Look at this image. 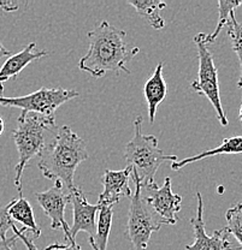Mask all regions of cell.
I'll use <instances>...</instances> for the list:
<instances>
[{
	"instance_id": "6da1fadb",
	"label": "cell",
	"mask_w": 242,
	"mask_h": 250,
	"mask_svg": "<svg viewBox=\"0 0 242 250\" xmlns=\"http://www.w3.org/2000/svg\"><path fill=\"white\" fill-rule=\"evenodd\" d=\"M88 39L89 48L79 62L81 71L97 78L108 72L130 74L127 62L139 53L140 48L127 42L126 31L110 24L108 21H103L95 29L88 33Z\"/></svg>"
},
{
	"instance_id": "7a4b0ae2",
	"label": "cell",
	"mask_w": 242,
	"mask_h": 250,
	"mask_svg": "<svg viewBox=\"0 0 242 250\" xmlns=\"http://www.w3.org/2000/svg\"><path fill=\"white\" fill-rule=\"evenodd\" d=\"M88 156L85 141L67 125H63L56 130L53 139L39 154L38 167L44 177L61 182L63 187L71 190L76 168Z\"/></svg>"
},
{
	"instance_id": "3957f363",
	"label": "cell",
	"mask_w": 242,
	"mask_h": 250,
	"mask_svg": "<svg viewBox=\"0 0 242 250\" xmlns=\"http://www.w3.org/2000/svg\"><path fill=\"white\" fill-rule=\"evenodd\" d=\"M141 116L134 121V136L124 147V159L139 177L141 184L154 183V176L161 164L178 160L177 155L165 154L159 148L158 139L153 135L142 134Z\"/></svg>"
},
{
	"instance_id": "277c9868",
	"label": "cell",
	"mask_w": 242,
	"mask_h": 250,
	"mask_svg": "<svg viewBox=\"0 0 242 250\" xmlns=\"http://www.w3.org/2000/svg\"><path fill=\"white\" fill-rule=\"evenodd\" d=\"M53 130H57L56 119L51 117L29 113L24 118H18V126L12 130V139L18 152V163L15 167V186L18 194H22V176L25 166L34 156H39L47 145L46 136Z\"/></svg>"
},
{
	"instance_id": "5b68a950",
	"label": "cell",
	"mask_w": 242,
	"mask_h": 250,
	"mask_svg": "<svg viewBox=\"0 0 242 250\" xmlns=\"http://www.w3.org/2000/svg\"><path fill=\"white\" fill-rule=\"evenodd\" d=\"M132 178L135 183V192L130 197L127 236L135 249L147 250L151 236L155 231H159L163 224L146 201L142 194V184L134 170L132 171Z\"/></svg>"
},
{
	"instance_id": "8992f818",
	"label": "cell",
	"mask_w": 242,
	"mask_h": 250,
	"mask_svg": "<svg viewBox=\"0 0 242 250\" xmlns=\"http://www.w3.org/2000/svg\"><path fill=\"white\" fill-rule=\"evenodd\" d=\"M205 38H206V34L199 33L193 39L198 48V56H199V71H198V78L192 82L191 87L195 93L205 96L210 101L211 105L215 108L220 125L226 126L229 122L223 109L222 101H220L218 70Z\"/></svg>"
},
{
	"instance_id": "52a82bcc",
	"label": "cell",
	"mask_w": 242,
	"mask_h": 250,
	"mask_svg": "<svg viewBox=\"0 0 242 250\" xmlns=\"http://www.w3.org/2000/svg\"><path fill=\"white\" fill-rule=\"evenodd\" d=\"M79 96V93L72 89L64 88H40L39 90L24 96H9L0 95V105L4 107L21 108L18 118H24L29 113H36L40 116L54 118V112L65 103Z\"/></svg>"
},
{
	"instance_id": "ba28073f",
	"label": "cell",
	"mask_w": 242,
	"mask_h": 250,
	"mask_svg": "<svg viewBox=\"0 0 242 250\" xmlns=\"http://www.w3.org/2000/svg\"><path fill=\"white\" fill-rule=\"evenodd\" d=\"M142 194L161 224L175 225L177 223L176 214L182 208V196L173 191L170 177L164 179L161 187L155 183L142 184Z\"/></svg>"
},
{
	"instance_id": "9c48e42d",
	"label": "cell",
	"mask_w": 242,
	"mask_h": 250,
	"mask_svg": "<svg viewBox=\"0 0 242 250\" xmlns=\"http://www.w3.org/2000/svg\"><path fill=\"white\" fill-rule=\"evenodd\" d=\"M197 215L192 219L194 242L184 247L186 250H239V247H234L229 241V236L225 228L216 230L211 236L206 233L204 221V202L200 192H197Z\"/></svg>"
},
{
	"instance_id": "30bf717a",
	"label": "cell",
	"mask_w": 242,
	"mask_h": 250,
	"mask_svg": "<svg viewBox=\"0 0 242 250\" xmlns=\"http://www.w3.org/2000/svg\"><path fill=\"white\" fill-rule=\"evenodd\" d=\"M69 196L72 205V226L70 228L69 241H75L79 232H87L89 239H93L97 232V214L100 206L88 202L80 188L74 187L69 190Z\"/></svg>"
},
{
	"instance_id": "8fae6325",
	"label": "cell",
	"mask_w": 242,
	"mask_h": 250,
	"mask_svg": "<svg viewBox=\"0 0 242 250\" xmlns=\"http://www.w3.org/2000/svg\"><path fill=\"white\" fill-rule=\"evenodd\" d=\"M38 203L43 208L44 213L51 219V229H62L65 233V239H70V226L65 220V207L70 203L69 192H64L63 184L54 182V186L46 191L35 192Z\"/></svg>"
},
{
	"instance_id": "7c38bea8",
	"label": "cell",
	"mask_w": 242,
	"mask_h": 250,
	"mask_svg": "<svg viewBox=\"0 0 242 250\" xmlns=\"http://www.w3.org/2000/svg\"><path fill=\"white\" fill-rule=\"evenodd\" d=\"M132 167L127 166L123 170H105L101 183L104 191L99 195V206H113L121 201L122 197H132V190L129 187Z\"/></svg>"
},
{
	"instance_id": "4fadbf2b",
	"label": "cell",
	"mask_w": 242,
	"mask_h": 250,
	"mask_svg": "<svg viewBox=\"0 0 242 250\" xmlns=\"http://www.w3.org/2000/svg\"><path fill=\"white\" fill-rule=\"evenodd\" d=\"M47 56V52L36 48L35 42H30L18 53L10 56L0 67V93L4 92V83L11 78H16L25 66L34 61Z\"/></svg>"
},
{
	"instance_id": "5bb4252c",
	"label": "cell",
	"mask_w": 242,
	"mask_h": 250,
	"mask_svg": "<svg viewBox=\"0 0 242 250\" xmlns=\"http://www.w3.org/2000/svg\"><path fill=\"white\" fill-rule=\"evenodd\" d=\"M163 69L164 64L160 62L157 65V67H155L152 76L148 78L147 82L145 83L144 87L145 98L148 106V117H150L151 124L154 122L158 106L163 103V100L166 96V92H168V85H166V82L163 76Z\"/></svg>"
},
{
	"instance_id": "9a60e30c",
	"label": "cell",
	"mask_w": 242,
	"mask_h": 250,
	"mask_svg": "<svg viewBox=\"0 0 242 250\" xmlns=\"http://www.w3.org/2000/svg\"><path fill=\"white\" fill-rule=\"evenodd\" d=\"M9 214L14 223L16 221L22 224V229L30 234V238L40 237L41 229L36 224L32 206L22 194H18V199H14L9 202Z\"/></svg>"
},
{
	"instance_id": "2e32d148",
	"label": "cell",
	"mask_w": 242,
	"mask_h": 250,
	"mask_svg": "<svg viewBox=\"0 0 242 250\" xmlns=\"http://www.w3.org/2000/svg\"><path fill=\"white\" fill-rule=\"evenodd\" d=\"M220 154H242V136H234L229 137V139H224L218 147L213 148V149L199 153V154L189 156V158H184L181 161L177 160L176 163L171 164V170L178 171L183 168L184 166L189 165V164L197 163V161L202 160V159Z\"/></svg>"
},
{
	"instance_id": "e0dca14e",
	"label": "cell",
	"mask_w": 242,
	"mask_h": 250,
	"mask_svg": "<svg viewBox=\"0 0 242 250\" xmlns=\"http://www.w3.org/2000/svg\"><path fill=\"white\" fill-rule=\"evenodd\" d=\"M136 12L155 30H160L165 27L163 17L160 16V10L165 9L166 2L160 0H128Z\"/></svg>"
},
{
	"instance_id": "ac0fdd59",
	"label": "cell",
	"mask_w": 242,
	"mask_h": 250,
	"mask_svg": "<svg viewBox=\"0 0 242 250\" xmlns=\"http://www.w3.org/2000/svg\"><path fill=\"white\" fill-rule=\"evenodd\" d=\"M113 217V206H100L97 219V232L93 239H89V244L93 250L108 249L109 237L111 232Z\"/></svg>"
},
{
	"instance_id": "d6986e66",
	"label": "cell",
	"mask_w": 242,
	"mask_h": 250,
	"mask_svg": "<svg viewBox=\"0 0 242 250\" xmlns=\"http://www.w3.org/2000/svg\"><path fill=\"white\" fill-rule=\"evenodd\" d=\"M241 5L242 0L241 1H225V0H220L218 1V14H220V17H218V23L215 31L212 34H206L205 40H206L207 45L215 42L216 39L218 38V34L223 29V27L228 24L231 14L235 12L236 7L241 6Z\"/></svg>"
},
{
	"instance_id": "ffe728a7",
	"label": "cell",
	"mask_w": 242,
	"mask_h": 250,
	"mask_svg": "<svg viewBox=\"0 0 242 250\" xmlns=\"http://www.w3.org/2000/svg\"><path fill=\"white\" fill-rule=\"evenodd\" d=\"M225 220L226 231L239 242V250H242V202L236 203L226 210Z\"/></svg>"
},
{
	"instance_id": "44dd1931",
	"label": "cell",
	"mask_w": 242,
	"mask_h": 250,
	"mask_svg": "<svg viewBox=\"0 0 242 250\" xmlns=\"http://www.w3.org/2000/svg\"><path fill=\"white\" fill-rule=\"evenodd\" d=\"M226 25H228V35L231 40L233 51L235 52L240 62V77H239L238 87L242 88V24L236 21L235 12L231 14Z\"/></svg>"
},
{
	"instance_id": "7402d4cb",
	"label": "cell",
	"mask_w": 242,
	"mask_h": 250,
	"mask_svg": "<svg viewBox=\"0 0 242 250\" xmlns=\"http://www.w3.org/2000/svg\"><path fill=\"white\" fill-rule=\"evenodd\" d=\"M11 217L9 214V203L0 208V239H6V233L12 230L14 225Z\"/></svg>"
},
{
	"instance_id": "603a6c76",
	"label": "cell",
	"mask_w": 242,
	"mask_h": 250,
	"mask_svg": "<svg viewBox=\"0 0 242 250\" xmlns=\"http://www.w3.org/2000/svg\"><path fill=\"white\" fill-rule=\"evenodd\" d=\"M12 231H14V234H16L18 237V239H21V241L23 242V244L27 247L28 250H39L38 247L34 244L33 238H30V236L25 232L24 229H17L16 225L14 224V225H12Z\"/></svg>"
},
{
	"instance_id": "cb8c5ba5",
	"label": "cell",
	"mask_w": 242,
	"mask_h": 250,
	"mask_svg": "<svg viewBox=\"0 0 242 250\" xmlns=\"http://www.w3.org/2000/svg\"><path fill=\"white\" fill-rule=\"evenodd\" d=\"M45 250H82L79 244L75 241H69L67 243L61 244V243H53L48 246Z\"/></svg>"
},
{
	"instance_id": "d4e9b609",
	"label": "cell",
	"mask_w": 242,
	"mask_h": 250,
	"mask_svg": "<svg viewBox=\"0 0 242 250\" xmlns=\"http://www.w3.org/2000/svg\"><path fill=\"white\" fill-rule=\"evenodd\" d=\"M17 241L18 237L16 234L11 236L10 238L0 239V250H14L15 247H16Z\"/></svg>"
},
{
	"instance_id": "484cf974",
	"label": "cell",
	"mask_w": 242,
	"mask_h": 250,
	"mask_svg": "<svg viewBox=\"0 0 242 250\" xmlns=\"http://www.w3.org/2000/svg\"><path fill=\"white\" fill-rule=\"evenodd\" d=\"M10 56H11V53L5 48L4 45H2L1 40H0V58H2V57H10Z\"/></svg>"
},
{
	"instance_id": "4316f807",
	"label": "cell",
	"mask_w": 242,
	"mask_h": 250,
	"mask_svg": "<svg viewBox=\"0 0 242 250\" xmlns=\"http://www.w3.org/2000/svg\"><path fill=\"white\" fill-rule=\"evenodd\" d=\"M4 129H5V123H4V121H2L1 117H0V135L4 132Z\"/></svg>"
},
{
	"instance_id": "83f0119b",
	"label": "cell",
	"mask_w": 242,
	"mask_h": 250,
	"mask_svg": "<svg viewBox=\"0 0 242 250\" xmlns=\"http://www.w3.org/2000/svg\"><path fill=\"white\" fill-rule=\"evenodd\" d=\"M240 121L242 122V103H241V107H240Z\"/></svg>"
}]
</instances>
